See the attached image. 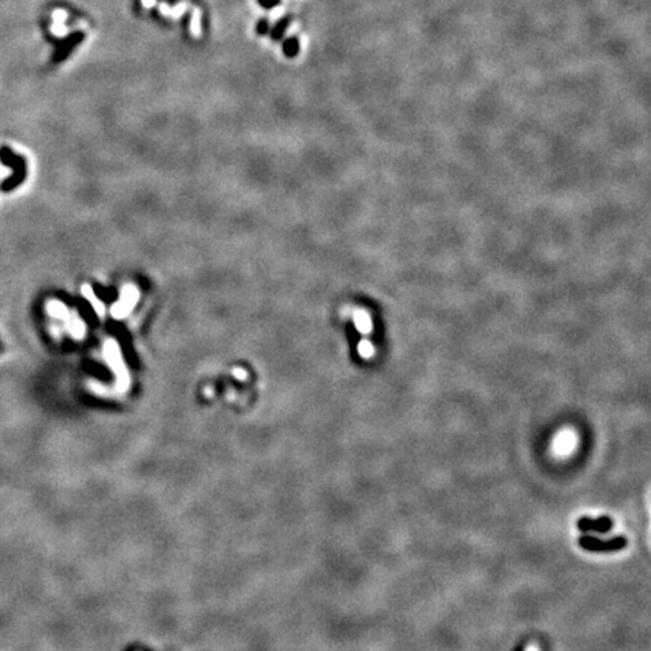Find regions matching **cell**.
<instances>
[{
    "instance_id": "cell-1",
    "label": "cell",
    "mask_w": 651,
    "mask_h": 651,
    "mask_svg": "<svg viewBox=\"0 0 651 651\" xmlns=\"http://www.w3.org/2000/svg\"><path fill=\"white\" fill-rule=\"evenodd\" d=\"M579 546L588 552H618L627 546L624 537H615L612 540H599L595 537H580Z\"/></svg>"
},
{
    "instance_id": "cell-2",
    "label": "cell",
    "mask_w": 651,
    "mask_h": 651,
    "mask_svg": "<svg viewBox=\"0 0 651 651\" xmlns=\"http://www.w3.org/2000/svg\"><path fill=\"white\" fill-rule=\"evenodd\" d=\"M578 528L582 532H588V531H594V532H600V534H606L614 528V522L608 515H603V517L599 519H591V517H580L578 520Z\"/></svg>"
},
{
    "instance_id": "cell-3",
    "label": "cell",
    "mask_w": 651,
    "mask_h": 651,
    "mask_svg": "<svg viewBox=\"0 0 651 651\" xmlns=\"http://www.w3.org/2000/svg\"><path fill=\"white\" fill-rule=\"evenodd\" d=\"M83 38H85L83 34H81V32H75V34L70 35L67 39H64V41L61 42V45H59L56 54H54V61H58V62H59V61L65 59V58L68 56V54L74 50V47L78 45L81 41H83Z\"/></svg>"
},
{
    "instance_id": "cell-4",
    "label": "cell",
    "mask_w": 651,
    "mask_h": 651,
    "mask_svg": "<svg viewBox=\"0 0 651 651\" xmlns=\"http://www.w3.org/2000/svg\"><path fill=\"white\" fill-rule=\"evenodd\" d=\"M353 321H355L356 329L362 333V335H368L372 330V323L371 318L368 315L366 311L362 309H356L355 314H353Z\"/></svg>"
},
{
    "instance_id": "cell-5",
    "label": "cell",
    "mask_w": 651,
    "mask_h": 651,
    "mask_svg": "<svg viewBox=\"0 0 651 651\" xmlns=\"http://www.w3.org/2000/svg\"><path fill=\"white\" fill-rule=\"evenodd\" d=\"M133 289H134V288H133ZM133 289L128 288V291L124 292L122 302L119 303V306L115 308L116 315H119V314H122V312H127V311L133 306V303H134V300H136V291H133Z\"/></svg>"
},
{
    "instance_id": "cell-6",
    "label": "cell",
    "mask_w": 651,
    "mask_h": 651,
    "mask_svg": "<svg viewBox=\"0 0 651 651\" xmlns=\"http://www.w3.org/2000/svg\"><path fill=\"white\" fill-rule=\"evenodd\" d=\"M284 53H285V56H289V58L295 56V54L298 53V41L295 38L287 39L284 44Z\"/></svg>"
},
{
    "instance_id": "cell-7",
    "label": "cell",
    "mask_w": 651,
    "mask_h": 651,
    "mask_svg": "<svg viewBox=\"0 0 651 651\" xmlns=\"http://www.w3.org/2000/svg\"><path fill=\"white\" fill-rule=\"evenodd\" d=\"M288 23H289V18H284V20H281V21L275 26L273 32H271V39H273V41L281 39V36L284 35V32H285V29H287Z\"/></svg>"
},
{
    "instance_id": "cell-8",
    "label": "cell",
    "mask_w": 651,
    "mask_h": 651,
    "mask_svg": "<svg viewBox=\"0 0 651 651\" xmlns=\"http://www.w3.org/2000/svg\"><path fill=\"white\" fill-rule=\"evenodd\" d=\"M359 351H361V355H362L363 358H371V356L374 355V345H372L368 339H363V341L359 344Z\"/></svg>"
},
{
    "instance_id": "cell-9",
    "label": "cell",
    "mask_w": 651,
    "mask_h": 651,
    "mask_svg": "<svg viewBox=\"0 0 651 651\" xmlns=\"http://www.w3.org/2000/svg\"><path fill=\"white\" fill-rule=\"evenodd\" d=\"M256 32L259 35H265L268 32V21L267 20H261L256 26Z\"/></svg>"
},
{
    "instance_id": "cell-10",
    "label": "cell",
    "mask_w": 651,
    "mask_h": 651,
    "mask_svg": "<svg viewBox=\"0 0 651 651\" xmlns=\"http://www.w3.org/2000/svg\"><path fill=\"white\" fill-rule=\"evenodd\" d=\"M259 2V5L262 6V8H275L276 5H279V2L281 0H258Z\"/></svg>"
}]
</instances>
